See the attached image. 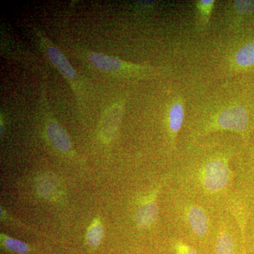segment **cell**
Returning <instances> with one entry per match:
<instances>
[{
	"label": "cell",
	"mask_w": 254,
	"mask_h": 254,
	"mask_svg": "<svg viewBox=\"0 0 254 254\" xmlns=\"http://www.w3.org/2000/svg\"><path fill=\"white\" fill-rule=\"evenodd\" d=\"M226 133L186 145L171 169V183L218 209L235 202L236 163L241 149Z\"/></svg>",
	"instance_id": "obj_1"
},
{
	"label": "cell",
	"mask_w": 254,
	"mask_h": 254,
	"mask_svg": "<svg viewBox=\"0 0 254 254\" xmlns=\"http://www.w3.org/2000/svg\"><path fill=\"white\" fill-rule=\"evenodd\" d=\"M161 208L165 230L206 254L219 212L222 209L187 193L171 182L162 195Z\"/></svg>",
	"instance_id": "obj_2"
},
{
	"label": "cell",
	"mask_w": 254,
	"mask_h": 254,
	"mask_svg": "<svg viewBox=\"0 0 254 254\" xmlns=\"http://www.w3.org/2000/svg\"><path fill=\"white\" fill-rule=\"evenodd\" d=\"M76 53L95 69L123 79H146L158 76L161 69L149 65L130 63L91 50L76 49Z\"/></svg>",
	"instance_id": "obj_3"
},
{
	"label": "cell",
	"mask_w": 254,
	"mask_h": 254,
	"mask_svg": "<svg viewBox=\"0 0 254 254\" xmlns=\"http://www.w3.org/2000/svg\"><path fill=\"white\" fill-rule=\"evenodd\" d=\"M206 254H244L242 222L231 210L219 212Z\"/></svg>",
	"instance_id": "obj_4"
},
{
	"label": "cell",
	"mask_w": 254,
	"mask_h": 254,
	"mask_svg": "<svg viewBox=\"0 0 254 254\" xmlns=\"http://www.w3.org/2000/svg\"><path fill=\"white\" fill-rule=\"evenodd\" d=\"M32 36L40 50L49 59L55 67L66 80L74 93L78 109L84 111L86 108V94L85 84L81 76H78L64 55L38 28L32 29Z\"/></svg>",
	"instance_id": "obj_5"
},
{
	"label": "cell",
	"mask_w": 254,
	"mask_h": 254,
	"mask_svg": "<svg viewBox=\"0 0 254 254\" xmlns=\"http://www.w3.org/2000/svg\"><path fill=\"white\" fill-rule=\"evenodd\" d=\"M235 205L247 216L254 214V151L237 157Z\"/></svg>",
	"instance_id": "obj_6"
},
{
	"label": "cell",
	"mask_w": 254,
	"mask_h": 254,
	"mask_svg": "<svg viewBox=\"0 0 254 254\" xmlns=\"http://www.w3.org/2000/svg\"><path fill=\"white\" fill-rule=\"evenodd\" d=\"M39 111L44 123L46 136L50 144L62 153H68L71 150V140L67 133L53 116L43 84L40 98Z\"/></svg>",
	"instance_id": "obj_7"
},
{
	"label": "cell",
	"mask_w": 254,
	"mask_h": 254,
	"mask_svg": "<svg viewBox=\"0 0 254 254\" xmlns=\"http://www.w3.org/2000/svg\"><path fill=\"white\" fill-rule=\"evenodd\" d=\"M125 103L123 100L115 102L105 109L100 120L99 132L103 141L110 142L116 135L123 120Z\"/></svg>",
	"instance_id": "obj_8"
},
{
	"label": "cell",
	"mask_w": 254,
	"mask_h": 254,
	"mask_svg": "<svg viewBox=\"0 0 254 254\" xmlns=\"http://www.w3.org/2000/svg\"><path fill=\"white\" fill-rule=\"evenodd\" d=\"M1 53L7 55L10 59H14L21 63L32 64L35 63V58L28 50L25 49L21 44L15 41L9 33L4 30L1 31Z\"/></svg>",
	"instance_id": "obj_9"
},
{
	"label": "cell",
	"mask_w": 254,
	"mask_h": 254,
	"mask_svg": "<svg viewBox=\"0 0 254 254\" xmlns=\"http://www.w3.org/2000/svg\"><path fill=\"white\" fill-rule=\"evenodd\" d=\"M214 5V0H200L195 4L198 26L201 29L206 27L208 25L213 12Z\"/></svg>",
	"instance_id": "obj_10"
},
{
	"label": "cell",
	"mask_w": 254,
	"mask_h": 254,
	"mask_svg": "<svg viewBox=\"0 0 254 254\" xmlns=\"http://www.w3.org/2000/svg\"><path fill=\"white\" fill-rule=\"evenodd\" d=\"M235 62L241 67H249L254 65V42L248 43L237 52Z\"/></svg>",
	"instance_id": "obj_11"
},
{
	"label": "cell",
	"mask_w": 254,
	"mask_h": 254,
	"mask_svg": "<svg viewBox=\"0 0 254 254\" xmlns=\"http://www.w3.org/2000/svg\"><path fill=\"white\" fill-rule=\"evenodd\" d=\"M104 236L103 227L100 223L92 225L87 232L86 240L88 245L93 248L99 247Z\"/></svg>",
	"instance_id": "obj_12"
},
{
	"label": "cell",
	"mask_w": 254,
	"mask_h": 254,
	"mask_svg": "<svg viewBox=\"0 0 254 254\" xmlns=\"http://www.w3.org/2000/svg\"><path fill=\"white\" fill-rule=\"evenodd\" d=\"M3 245L6 250L14 252L16 254H28L30 252V248L27 244L22 241L11 238V237H4L2 241Z\"/></svg>",
	"instance_id": "obj_13"
},
{
	"label": "cell",
	"mask_w": 254,
	"mask_h": 254,
	"mask_svg": "<svg viewBox=\"0 0 254 254\" xmlns=\"http://www.w3.org/2000/svg\"><path fill=\"white\" fill-rule=\"evenodd\" d=\"M38 190L43 196L48 198L55 194L57 185H55L54 180H52L49 177H43L38 184Z\"/></svg>",
	"instance_id": "obj_14"
},
{
	"label": "cell",
	"mask_w": 254,
	"mask_h": 254,
	"mask_svg": "<svg viewBox=\"0 0 254 254\" xmlns=\"http://www.w3.org/2000/svg\"><path fill=\"white\" fill-rule=\"evenodd\" d=\"M234 7L238 14L247 15L254 11L253 0H237L234 3Z\"/></svg>",
	"instance_id": "obj_15"
}]
</instances>
